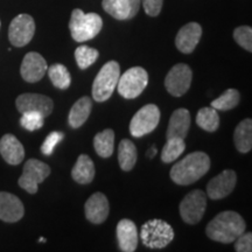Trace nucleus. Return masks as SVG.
<instances>
[{"instance_id":"37","label":"nucleus","mask_w":252,"mask_h":252,"mask_svg":"<svg viewBox=\"0 0 252 252\" xmlns=\"http://www.w3.org/2000/svg\"><path fill=\"white\" fill-rule=\"evenodd\" d=\"M156 154H157V149H156V147H151L150 151H149V157L150 158H154V157H156Z\"/></svg>"},{"instance_id":"26","label":"nucleus","mask_w":252,"mask_h":252,"mask_svg":"<svg viewBox=\"0 0 252 252\" xmlns=\"http://www.w3.org/2000/svg\"><path fill=\"white\" fill-rule=\"evenodd\" d=\"M94 147L99 157H111L113 154V150H115V132H113V130L106 128V130L94 135Z\"/></svg>"},{"instance_id":"20","label":"nucleus","mask_w":252,"mask_h":252,"mask_svg":"<svg viewBox=\"0 0 252 252\" xmlns=\"http://www.w3.org/2000/svg\"><path fill=\"white\" fill-rule=\"evenodd\" d=\"M0 154L9 165L17 166L25 158L23 144L13 134H5L0 139Z\"/></svg>"},{"instance_id":"27","label":"nucleus","mask_w":252,"mask_h":252,"mask_svg":"<svg viewBox=\"0 0 252 252\" xmlns=\"http://www.w3.org/2000/svg\"><path fill=\"white\" fill-rule=\"evenodd\" d=\"M196 124L207 132H215L220 126V116L213 106L202 108L197 112Z\"/></svg>"},{"instance_id":"5","label":"nucleus","mask_w":252,"mask_h":252,"mask_svg":"<svg viewBox=\"0 0 252 252\" xmlns=\"http://www.w3.org/2000/svg\"><path fill=\"white\" fill-rule=\"evenodd\" d=\"M121 67L116 61H109L103 65L93 84V98L97 102L108 100L117 87Z\"/></svg>"},{"instance_id":"2","label":"nucleus","mask_w":252,"mask_h":252,"mask_svg":"<svg viewBox=\"0 0 252 252\" xmlns=\"http://www.w3.org/2000/svg\"><path fill=\"white\" fill-rule=\"evenodd\" d=\"M210 168V159L204 152H193L172 167V181L176 185L188 186L204 176Z\"/></svg>"},{"instance_id":"19","label":"nucleus","mask_w":252,"mask_h":252,"mask_svg":"<svg viewBox=\"0 0 252 252\" xmlns=\"http://www.w3.org/2000/svg\"><path fill=\"white\" fill-rule=\"evenodd\" d=\"M117 239L121 251L133 252L138 247V230L131 220L124 219L117 224Z\"/></svg>"},{"instance_id":"18","label":"nucleus","mask_w":252,"mask_h":252,"mask_svg":"<svg viewBox=\"0 0 252 252\" xmlns=\"http://www.w3.org/2000/svg\"><path fill=\"white\" fill-rule=\"evenodd\" d=\"M109 201L108 197L102 193H94L88 198L84 207L86 217L94 224H102L109 216Z\"/></svg>"},{"instance_id":"36","label":"nucleus","mask_w":252,"mask_h":252,"mask_svg":"<svg viewBox=\"0 0 252 252\" xmlns=\"http://www.w3.org/2000/svg\"><path fill=\"white\" fill-rule=\"evenodd\" d=\"M145 12L150 17H158L161 12L163 0H140Z\"/></svg>"},{"instance_id":"1","label":"nucleus","mask_w":252,"mask_h":252,"mask_svg":"<svg viewBox=\"0 0 252 252\" xmlns=\"http://www.w3.org/2000/svg\"><path fill=\"white\" fill-rule=\"evenodd\" d=\"M247 229L243 217L238 213L226 212L220 213L208 223L206 232L210 239L223 244L232 243L239 235Z\"/></svg>"},{"instance_id":"6","label":"nucleus","mask_w":252,"mask_h":252,"mask_svg":"<svg viewBox=\"0 0 252 252\" xmlns=\"http://www.w3.org/2000/svg\"><path fill=\"white\" fill-rule=\"evenodd\" d=\"M149 83V74L141 67H133L119 76L117 90L126 99H133L140 96Z\"/></svg>"},{"instance_id":"35","label":"nucleus","mask_w":252,"mask_h":252,"mask_svg":"<svg viewBox=\"0 0 252 252\" xmlns=\"http://www.w3.org/2000/svg\"><path fill=\"white\" fill-rule=\"evenodd\" d=\"M235 250L237 252H251L252 251V234L243 232L235 239Z\"/></svg>"},{"instance_id":"22","label":"nucleus","mask_w":252,"mask_h":252,"mask_svg":"<svg viewBox=\"0 0 252 252\" xmlns=\"http://www.w3.org/2000/svg\"><path fill=\"white\" fill-rule=\"evenodd\" d=\"M71 176L77 184L88 185L94 178V165L91 158L87 154H81L76 163L72 167Z\"/></svg>"},{"instance_id":"24","label":"nucleus","mask_w":252,"mask_h":252,"mask_svg":"<svg viewBox=\"0 0 252 252\" xmlns=\"http://www.w3.org/2000/svg\"><path fill=\"white\" fill-rule=\"evenodd\" d=\"M235 146L238 152L248 153L252 149V121L244 119L236 127L234 133Z\"/></svg>"},{"instance_id":"11","label":"nucleus","mask_w":252,"mask_h":252,"mask_svg":"<svg viewBox=\"0 0 252 252\" xmlns=\"http://www.w3.org/2000/svg\"><path fill=\"white\" fill-rule=\"evenodd\" d=\"M35 33V23L30 14H19L8 28L9 42L14 47H24L31 42Z\"/></svg>"},{"instance_id":"17","label":"nucleus","mask_w":252,"mask_h":252,"mask_svg":"<svg viewBox=\"0 0 252 252\" xmlns=\"http://www.w3.org/2000/svg\"><path fill=\"white\" fill-rule=\"evenodd\" d=\"M24 215L25 208L20 198L7 191H0V220L14 223L23 219Z\"/></svg>"},{"instance_id":"3","label":"nucleus","mask_w":252,"mask_h":252,"mask_svg":"<svg viewBox=\"0 0 252 252\" xmlns=\"http://www.w3.org/2000/svg\"><path fill=\"white\" fill-rule=\"evenodd\" d=\"M103 27V20L97 13H84L80 8L72 11L69 30L72 39L77 42H86L98 35Z\"/></svg>"},{"instance_id":"13","label":"nucleus","mask_w":252,"mask_h":252,"mask_svg":"<svg viewBox=\"0 0 252 252\" xmlns=\"http://www.w3.org/2000/svg\"><path fill=\"white\" fill-rule=\"evenodd\" d=\"M237 182V175L232 169H225L212 179L207 186V195L212 200H220L232 193Z\"/></svg>"},{"instance_id":"38","label":"nucleus","mask_w":252,"mask_h":252,"mask_svg":"<svg viewBox=\"0 0 252 252\" xmlns=\"http://www.w3.org/2000/svg\"><path fill=\"white\" fill-rule=\"evenodd\" d=\"M40 242H43V243H45V242H46V239H45V238H42V237H41V238H40Z\"/></svg>"},{"instance_id":"25","label":"nucleus","mask_w":252,"mask_h":252,"mask_svg":"<svg viewBox=\"0 0 252 252\" xmlns=\"http://www.w3.org/2000/svg\"><path fill=\"white\" fill-rule=\"evenodd\" d=\"M137 158L135 145L131 140L123 139L118 146V162L123 171H131L137 162Z\"/></svg>"},{"instance_id":"33","label":"nucleus","mask_w":252,"mask_h":252,"mask_svg":"<svg viewBox=\"0 0 252 252\" xmlns=\"http://www.w3.org/2000/svg\"><path fill=\"white\" fill-rule=\"evenodd\" d=\"M234 39L242 48L252 52V28L250 26H241L234 31Z\"/></svg>"},{"instance_id":"10","label":"nucleus","mask_w":252,"mask_h":252,"mask_svg":"<svg viewBox=\"0 0 252 252\" xmlns=\"http://www.w3.org/2000/svg\"><path fill=\"white\" fill-rule=\"evenodd\" d=\"M193 72L188 64L179 63L175 64L165 78V87L167 91L174 97H181L190 88Z\"/></svg>"},{"instance_id":"4","label":"nucleus","mask_w":252,"mask_h":252,"mask_svg":"<svg viewBox=\"0 0 252 252\" xmlns=\"http://www.w3.org/2000/svg\"><path fill=\"white\" fill-rule=\"evenodd\" d=\"M140 238L146 248L163 249L174 238V230L165 220H150L141 226Z\"/></svg>"},{"instance_id":"21","label":"nucleus","mask_w":252,"mask_h":252,"mask_svg":"<svg viewBox=\"0 0 252 252\" xmlns=\"http://www.w3.org/2000/svg\"><path fill=\"white\" fill-rule=\"evenodd\" d=\"M189 127H190V113L187 109H178L172 113L169 119L168 128H167V139L169 138L187 137Z\"/></svg>"},{"instance_id":"34","label":"nucleus","mask_w":252,"mask_h":252,"mask_svg":"<svg viewBox=\"0 0 252 252\" xmlns=\"http://www.w3.org/2000/svg\"><path fill=\"white\" fill-rule=\"evenodd\" d=\"M63 137H64V134L62 132L54 131L49 133L48 137L43 141L42 146H41V152L45 154V156H50V154L54 152L56 145L63 139Z\"/></svg>"},{"instance_id":"23","label":"nucleus","mask_w":252,"mask_h":252,"mask_svg":"<svg viewBox=\"0 0 252 252\" xmlns=\"http://www.w3.org/2000/svg\"><path fill=\"white\" fill-rule=\"evenodd\" d=\"M91 109H93V100L89 97L84 96L78 99L72 105L70 112H69V125L72 128H78L80 126L83 125L87 122V119L89 118Z\"/></svg>"},{"instance_id":"12","label":"nucleus","mask_w":252,"mask_h":252,"mask_svg":"<svg viewBox=\"0 0 252 252\" xmlns=\"http://www.w3.org/2000/svg\"><path fill=\"white\" fill-rule=\"evenodd\" d=\"M18 111L20 113L27 111L40 112L43 117H48L53 112L54 103L48 96L40 94H23L15 100Z\"/></svg>"},{"instance_id":"29","label":"nucleus","mask_w":252,"mask_h":252,"mask_svg":"<svg viewBox=\"0 0 252 252\" xmlns=\"http://www.w3.org/2000/svg\"><path fill=\"white\" fill-rule=\"evenodd\" d=\"M185 139H181V138H169V139H167V143L162 149L161 160L165 163L175 161L185 152Z\"/></svg>"},{"instance_id":"30","label":"nucleus","mask_w":252,"mask_h":252,"mask_svg":"<svg viewBox=\"0 0 252 252\" xmlns=\"http://www.w3.org/2000/svg\"><path fill=\"white\" fill-rule=\"evenodd\" d=\"M239 98H241V94L236 89H228L224 91L219 98L214 99L212 102V105L214 109L220 110V111H228L236 108L239 103Z\"/></svg>"},{"instance_id":"8","label":"nucleus","mask_w":252,"mask_h":252,"mask_svg":"<svg viewBox=\"0 0 252 252\" xmlns=\"http://www.w3.org/2000/svg\"><path fill=\"white\" fill-rule=\"evenodd\" d=\"M207 194L195 189L186 195L180 203V216L188 224H197L206 213Z\"/></svg>"},{"instance_id":"31","label":"nucleus","mask_w":252,"mask_h":252,"mask_svg":"<svg viewBox=\"0 0 252 252\" xmlns=\"http://www.w3.org/2000/svg\"><path fill=\"white\" fill-rule=\"evenodd\" d=\"M98 50L84 45L77 47L76 50H75V59H76L77 65L82 70L94 64L97 61V59H98Z\"/></svg>"},{"instance_id":"28","label":"nucleus","mask_w":252,"mask_h":252,"mask_svg":"<svg viewBox=\"0 0 252 252\" xmlns=\"http://www.w3.org/2000/svg\"><path fill=\"white\" fill-rule=\"evenodd\" d=\"M47 71H48V76L55 88L65 90L70 87L71 76L69 74L68 69L61 64V63H55L52 67L47 69Z\"/></svg>"},{"instance_id":"14","label":"nucleus","mask_w":252,"mask_h":252,"mask_svg":"<svg viewBox=\"0 0 252 252\" xmlns=\"http://www.w3.org/2000/svg\"><path fill=\"white\" fill-rule=\"evenodd\" d=\"M48 69L46 60L39 53L31 52L26 54L20 67L21 77L28 83H35L42 80Z\"/></svg>"},{"instance_id":"15","label":"nucleus","mask_w":252,"mask_h":252,"mask_svg":"<svg viewBox=\"0 0 252 252\" xmlns=\"http://www.w3.org/2000/svg\"><path fill=\"white\" fill-rule=\"evenodd\" d=\"M140 0H103L102 6L106 13L117 20H128L139 12Z\"/></svg>"},{"instance_id":"9","label":"nucleus","mask_w":252,"mask_h":252,"mask_svg":"<svg viewBox=\"0 0 252 252\" xmlns=\"http://www.w3.org/2000/svg\"><path fill=\"white\" fill-rule=\"evenodd\" d=\"M50 174V167L47 163L37 159H30L25 163L23 175L19 179L18 184L27 193L35 194L37 186L43 182Z\"/></svg>"},{"instance_id":"32","label":"nucleus","mask_w":252,"mask_h":252,"mask_svg":"<svg viewBox=\"0 0 252 252\" xmlns=\"http://www.w3.org/2000/svg\"><path fill=\"white\" fill-rule=\"evenodd\" d=\"M23 117L20 119V124L27 131H36L43 126L45 117L40 112L36 111H27L21 113Z\"/></svg>"},{"instance_id":"16","label":"nucleus","mask_w":252,"mask_h":252,"mask_svg":"<svg viewBox=\"0 0 252 252\" xmlns=\"http://www.w3.org/2000/svg\"><path fill=\"white\" fill-rule=\"evenodd\" d=\"M202 36V27L197 23H189L180 28L175 37V46L184 54H190Z\"/></svg>"},{"instance_id":"7","label":"nucleus","mask_w":252,"mask_h":252,"mask_svg":"<svg viewBox=\"0 0 252 252\" xmlns=\"http://www.w3.org/2000/svg\"><path fill=\"white\" fill-rule=\"evenodd\" d=\"M160 110L154 104H147L135 112L130 123V132L135 138L151 133L157 128L160 122Z\"/></svg>"}]
</instances>
